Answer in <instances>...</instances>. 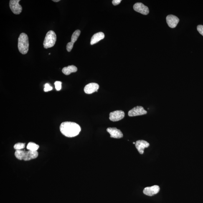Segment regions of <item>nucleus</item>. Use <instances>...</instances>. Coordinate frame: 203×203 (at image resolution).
<instances>
[{
  "label": "nucleus",
  "mask_w": 203,
  "mask_h": 203,
  "mask_svg": "<svg viewBox=\"0 0 203 203\" xmlns=\"http://www.w3.org/2000/svg\"><path fill=\"white\" fill-rule=\"evenodd\" d=\"M179 20L176 16L169 15L166 17V21L168 26L171 28H174L177 26Z\"/></svg>",
  "instance_id": "11"
},
{
  "label": "nucleus",
  "mask_w": 203,
  "mask_h": 203,
  "mask_svg": "<svg viewBox=\"0 0 203 203\" xmlns=\"http://www.w3.org/2000/svg\"><path fill=\"white\" fill-rule=\"evenodd\" d=\"M29 42L27 35L22 33L20 35L18 39V47L21 54H26L29 50Z\"/></svg>",
  "instance_id": "2"
},
{
  "label": "nucleus",
  "mask_w": 203,
  "mask_h": 203,
  "mask_svg": "<svg viewBox=\"0 0 203 203\" xmlns=\"http://www.w3.org/2000/svg\"><path fill=\"white\" fill-rule=\"evenodd\" d=\"M77 68L74 65L69 66L67 67H64L62 69V72L66 75H70L72 73L77 71Z\"/></svg>",
  "instance_id": "16"
},
{
  "label": "nucleus",
  "mask_w": 203,
  "mask_h": 203,
  "mask_svg": "<svg viewBox=\"0 0 203 203\" xmlns=\"http://www.w3.org/2000/svg\"><path fill=\"white\" fill-rule=\"evenodd\" d=\"M52 87L49 84L47 83L44 85V92H47L50 91L52 90Z\"/></svg>",
  "instance_id": "21"
},
{
  "label": "nucleus",
  "mask_w": 203,
  "mask_h": 203,
  "mask_svg": "<svg viewBox=\"0 0 203 203\" xmlns=\"http://www.w3.org/2000/svg\"><path fill=\"white\" fill-rule=\"evenodd\" d=\"M133 9L137 12L143 15H147L149 13V9L147 6L141 3H137L133 6Z\"/></svg>",
  "instance_id": "7"
},
{
  "label": "nucleus",
  "mask_w": 203,
  "mask_h": 203,
  "mask_svg": "<svg viewBox=\"0 0 203 203\" xmlns=\"http://www.w3.org/2000/svg\"><path fill=\"white\" fill-rule=\"evenodd\" d=\"M133 144H135V142H133Z\"/></svg>",
  "instance_id": "25"
},
{
  "label": "nucleus",
  "mask_w": 203,
  "mask_h": 203,
  "mask_svg": "<svg viewBox=\"0 0 203 203\" xmlns=\"http://www.w3.org/2000/svg\"><path fill=\"white\" fill-rule=\"evenodd\" d=\"M61 133L68 137H73L79 134L81 131L80 125L73 122H65L59 127Z\"/></svg>",
  "instance_id": "1"
},
{
  "label": "nucleus",
  "mask_w": 203,
  "mask_h": 203,
  "mask_svg": "<svg viewBox=\"0 0 203 203\" xmlns=\"http://www.w3.org/2000/svg\"><path fill=\"white\" fill-rule=\"evenodd\" d=\"M52 1L54 2H58L60 1V0H53Z\"/></svg>",
  "instance_id": "24"
},
{
  "label": "nucleus",
  "mask_w": 203,
  "mask_h": 203,
  "mask_svg": "<svg viewBox=\"0 0 203 203\" xmlns=\"http://www.w3.org/2000/svg\"><path fill=\"white\" fill-rule=\"evenodd\" d=\"M39 148V146L38 145L36 144L35 143L32 142L28 143L27 147H26L27 149L32 151H37Z\"/></svg>",
  "instance_id": "18"
},
{
  "label": "nucleus",
  "mask_w": 203,
  "mask_h": 203,
  "mask_svg": "<svg viewBox=\"0 0 203 203\" xmlns=\"http://www.w3.org/2000/svg\"><path fill=\"white\" fill-rule=\"evenodd\" d=\"M38 152L37 151H26L24 160L27 161L31 160L36 159L38 156Z\"/></svg>",
  "instance_id": "15"
},
{
  "label": "nucleus",
  "mask_w": 203,
  "mask_h": 203,
  "mask_svg": "<svg viewBox=\"0 0 203 203\" xmlns=\"http://www.w3.org/2000/svg\"><path fill=\"white\" fill-rule=\"evenodd\" d=\"M124 112L122 110H116L110 113L109 119L113 122H117L124 118Z\"/></svg>",
  "instance_id": "6"
},
{
  "label": "nucleus",
  "mask_w": 203,
  "mask_h": 203,
  "mask_svg": "<svg viewBox=\"0 0 203 203\" xmlns=\"http://www.w3.org/2000/svg\"><path fill=\"white\" fill-rule=\"evenodd\" d=\"M25 147V144L21 143H16L14 145V148L15 149L21 150Z\"/></svg>",
  "instance_id": "19"
},
{
  "label": "nucleus",
  "mask_w": 203,
  "mask_h": 203,
  "mask_svg": "<svg viewBox=\"0 0 203 203\" xmlns=\"http://www.w3.org/2000/svg\"><path fill=\"white\" fill-rule=\"evenodd\" d=\"M99 85L96 83H90L85 86L84 91L85 93L91 94L97 92L99 88Z\"/></svg>",
  "instance_id": "13"
},
{
  "label": "nucleus",
  "mask_w": 203,
  "mask_h": 203,
  "mask_svg": "<svg viewBox=\"0 0 203 203\" xmlns=\"http://www.w3.org/2000/svg\"><path fill=\"white\" fill-rule=\"evenodd\" d=\"M107 131L110 133V137L120 138L123 137V134L121 131L116 128H108Z\"/></svg>",
  "instance_id": "12"
},
{
  "label": "nucleus",
  "mask_w": 203,
  "mask_h": 203,
  "mask_svg": "<svg viewBox=\"0 0 203 203\" xmlns=\"http://www.w3.org/2000/svg\"><path fill=\"white\" fill-rule=\"evenodd\" d=\"M57 40V36L53 31H49L46 34L43 42L44 48L48 49L53 47Z\"/></svg>",
  "instance_id": "3"
},
{
  "label": "nucleus",
  "mask_w": 203,
  "mask_h": 203,
  "mask_svg": "<svg viewBox=\"0 0 203 203\" xmlns=\"http://www.w3.org/2000/svg\"><path fill=\"white\" fill-rule=\"evenodd\" d=\"M197 30L199 33L203 36V26L202 25L197 26Z\"/></svg>",
  "instance_id": "22"
},
{
  "label": "nucleus",
  "mask_w": 203,
  "mask_h": 203,
  "mask_svg": "<svg viewBox=\"0 0 203 203\" xmlns=\"http://www.w3.org/2000/svg\"><path fill=\"white\" fill-rule=\"evenodd\" d=\"M147 111L142 106H137L129 111L128 115L130 117L138 116L147 114Z\"/></svg>",
  "instance_id": "5"
},
{
  "label": "nucleus",
  "mask_w": 203,
  "mask_h": 203,
  "mask_svg": "<svg viewBox=\"0 0 203 203\" xmlns=\"http://www.w3.org/2000/svg\"><path fill=\"white\" fill-rule=\"evenodd\" d=\"M26 152L22 150H16L14 153L15 156L18 160H24Z\"/></svg>",
  "instance_id": "17"
},
{
  "label": "nucleus",
  "mask_w": 203,
  "mask_h": 203,
  "mask_svg": "<svg viewBox=\"0 0 203 203\" xmlns=\"http://www.w3.org/2000/svg\"><path fill=\"white\" fill-rule=\"evenodd\" d=\"M121 1V0H113L112 1V4L114 6H117V5L119 4Z\"/></svg>",
  "instance_id": "23"
},
{
  "label": "nucleus",
  "mask_w": 203,
  "mask_h": 203,
  "mask_svg": "<svg viewBox=\"0 0 203 203\" xmlns=\"http://www.w3.org/2000/svg\"><path fill=\"white\" fill-rule=\"evenodd\" d=\"M20 0H11L9 2V7L15 14H20L22 10V8L19 2Z\"/></svg>",
  "instance_id": "4"
},
{
  "label": "nucleus",
  "mask_w": 203,
  "mask_h": 203,
  "mask_svg": "<svg viewBox=\"0 0 203 203\" xmlns=\"http://www.w3.org/2000/svg\"><path fill=\"white\" fill-rule=\"evenodd\" d=\"M80 34L81 31L80 30H77L73 33L72 36L71 41L67 44L66 49L68 52H70L72 51L74 43L76 42Z\"/></svg>",
  "instance_id": "8"
},
{
  "label": "nucleus",
  "mask_w": 203,
  "mask_h": 203,
  "mask_svg": "<svg viewBox=\"0 0 203 203\" xmlns=\"http://www.w3.org/2000/svg\"><path fill=\"white\" fill-rule=\"evenodd\" d=\"M105 35L103 32H99L94 35L92 37L90 44L93 45L100 42V40L104 38Z\"/></svg>",
  "instance_id": "14"
},
{
  "label": "nucleus",
  "mask_w": 203,
  "mask_h": 203,
  "mask_svg": "<svg viewBox=\"0 0 203 203\" xmlns=\"http://www.w3.org/2000/svg\"><path fill=\"white\" fill-rule=\"evenodd\" d=\"M55 85V87L56 90L57 91H59L61 90L62 87V82L58 81H57L54 83Z\"/></svg>",
  "instance_id": "20"
},
{
  "label": "nucleus",
  "mask_w": 203,
  "mask_h": 203,
  "mask_svg": "<svg viewBox=\"0 0 203 203\" xmlns=\"http://www.w3.org/2000/svg\"><path fill=\"white\" fill-rule=\"evenodd\" d=\"M135 146L140 154H143L144 153L145 148H148L149 146V144L145 140H139L135 142Z\"/></svg>",
  "instance_id": "9"
},
{
  "label": "nucleus",
  "mask_w": 203,
  "mask_h": 203,
  "mask_svg": "<svg viewBox=\"0 0 203 203\" xmlns=\"http://www.w3.org/2000/svg\"><path fill=\"white\" fill-rule=\"evenodd\" d=\"M160 190L159 186L155 185L145 188L143 192V194L146 195L151 196L157 194L159 192Z\"/></svg>",
  "instance_id": "10"
}]
</instances>
